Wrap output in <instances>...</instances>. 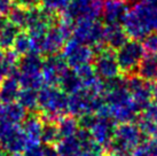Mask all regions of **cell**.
Segmentation results:
<instances>
[{"label": "cell", "mask_w": 157, "mask_h": 156, "mask_svg": "<svg viewBox=\"0 0 157 156\" xmlns=\"http://www.w3.org/2000/svg\"><path fill=\"white\" fill-rule=\"evenodd\" d=\"M123 28L130 39L140 40L157 30V10L144 2L132 6L123 22Z\"/></svg>", "instance_id": "cell-1"}, {"label": "cell", "mask_w": 157, "mask_h": 156, "mask_svg": "<svg viewBox=\"0 0 157 156\" xmlns=\"http://www.w3.org/2000/svg\"><path fill=\"white\" fill-rule=\"evenodd\" d=\"M38 108L45 121L57 122L68 113V94L56 86L44 85L38 90Z\"/></svg>", "instance_id": "cell-2"}, {"label": "cell", "mask_w": 157, "mask_h": 156, "mask_svg": "<svg viewBox=\"0 0 157 156\" xmlns=\"http://www.w3.org/2000/svg\"><path fill=\"white\" fill-rule=\"evenodd\" d=\"M141 135L142 133L139 126L134 122L119 124L115 127L113 138L109 150L121 153L124 155L130 154L136 146L141 143Z\"/></svg>", "instance_id": "cell-3"}, {"label": "cell", "mask_w": 157, "mask_h": 156, "mask_svg": "<svg viewBox=\"0 0 157 156\" xmlns=\"http://www.w3.org/2000/svg\"><path fill=\"white\" fill-rule=\"evenodd\" d=\"M103 24L98 20L76 21L72 30V38L79 43L88 45L95 49L103 47Z\"/></svg>", "instance_id": "cell-4"}, {"label": "cell", "mask_w": 157, "mask_h": 156, "mask_svg": "<svg viewBox=\"0 0 157 156\" xmlns=\"http://www.w3.org/2000/svg\"><path fill=\"white\" fill-rule=\"evenodd\" d=\"M116 60L121 74L125 76L134 75L144 55V49L139 40H127L121 48L116 51Z\"/></svg>", "instance_id": "cell-5"}, {"label": "cell", "mask_w": 157, "mask_h": 156, "mask_svg": "<svg viewBox=\"0 0 157 156\" xmlns=\"http://www.w3.org/2000/svg\"><path fill=\"white\" fill-rule=\"evenodd\" d=\"M102 103V96L83 88L68 96V113L77 117L86 114H95Z\"/></svg>", "instance_id": "cell-6"}, {"label": "cell", "mask_w": 157, "mask_h": 156, "mask_svg": "<svg viewBox=\"0 0 157 156\" xmlns=\"http://www.w3.org/2000/svg\"><path fill=\"white\" fill-rule=\"evenodd\" d=\"M103 0H71L62 16L72 22L79 20H98L102 14Z\"/></svg>", "instance_id": "cell-7"}, {"label": "cell", "mask_w": 157, "mask_h": 156, "mask_svg": "<svg viewBox=\"0 0 157 156\" xmlns=\"http://www.w3.org/2000/svg\"><path fill=\"white\" fill-rule=\"evenodd\" d=\"M61 55L69 68L76 69L80 65L91 63L94 59L95 52L93 47L79 43L72 38L67 40V43L62 48Z\"/></svg>", "instance_id": "cell-8"}, {"label": "cell", "mask_w": 157, "mask_h": 156, "mask_svg": "<svg viewBox=\"0 0 157 156\" xmlns=\"http://www.w3.org/2000/svg\"><path fill=\"white\" fill-rule=\"evenodd\" d=\"M95 55L93 59V68L95 70L98 77L102 80H110L121 76V70L118 67L116 54L113 49L105 46L95 49Z\"/></svg>", "instance_id": "cell-9"}, {"label": "cell", "mask_w": 157, "mask_h": 156, "mask_svg": "<svg viewBox=\"0 0 157 156\" xmlns=\"http://www.w3.org/2000/svg\"><path fill=\"white\" fill-rule=\"evenodd\" d=\"M125 86L140 111L149 102H151V85L149 82L140 78L138 75H130L125 79Z\"/></svg>", "instance_id": "cell-10"}, {"label": "cell", "mask_w": 157, "mask_h": 156, "mask_svg": "<svg viewBox=\"0 0 157 156\" xmlns=\"http://www.w3.org/2000/svg\"><path fill=\"white\" fill-rule=\"evenodd\" d=\"M115 124L116 123H113L110 118L96 116L93 125L88 130L93 141L105 153L108 152L111 146L113 132H115V127H116Z\"/></svg>", "instance_id": "cell-11"}, {"label": "cell", "mask_w": 157, "mask_h": 156, "mask_svg": "<svg viewBox=\"0 0 157 156\" xmlns=\"http://www.w3.org/2000/svg\"><path fill=\"white\" fill-rule=\"evenodd\" d=\"M130 8V0H103L101 16L105 24L122 25Z\"/></svg>", "instance_id": "cell-12"}, {"label": "cell", "mask_w": 157, "mask_h": 156, "mask_svg": "<svg viewBox=\"0 0 157 156\" xmlns=\"http://www.w3.org/2000/svg\"><path fill=\"white\" fill-rule=\"evenodd\" d=\"M29 147L28 139L18 125H13L0 139V148L6 154H21Z\"/></svg>", "instance_id": "cell-13"}, {"label": "cell", "mask_w": 157, "mask_h": 156, "mask_svg": "<svg viewBox=\"0 0 157 156\" xmlns=\"http://www.w3.org/2000/svg\"><path fill=\"white\" fill-rule=\"evenodd\" d=\"M68 68L64 59L60 54L47 55V57L43 61L41 67V76L44 79V85L56 86L60 76Z\"/></svg>", "instance_id": "cell-14"}, {"label": "cell", "mask_w": 157, "mask_h": 156, "mask_svg": "<svg viewBox=\"0 0 157 156\" xmlns=\"http://www.w3.org/2000/svg\"><path fill=\"white\" fill-rule=\"evenodd\" d=\"M127 40L128 37L122 25L105 24L103 26V45L107 48L117 51Z\"/></svg>", "instance_id": "cell-15"}, {"label": "cell", "mask_w": 157, "mask_h": 156, "mask_svg": "<svg viewBox=\"0 0 157 156\" xmlns=\"http://www.w3.org/2000/svg\"><path fill=\"white\" fill-rule=\"evenodd\" d=\"M22 129L26 139L29 147L36 146L40 143V135H41V127H43V121L39 116H37L35 113L31 115H26L24 121L21 123Z\"/></svg>", "instance_id": "cell-16"}, {"label": "cell", "mask_w": 157, "mask_h": 156, "mask_svg": "<svg viewBox=\"0 0 157 156\" xmlns=\"http://www.w3.org/2000/svg\"><path fill=\"white\" fill-rule=\"evenodd\" d=\"M26 110L16 101L10 103L1 104L0 108V122H5L10 125L21 124L26 117Z\"/></svg>", "instance_id": "cell-17"}, {"label": "cell", "mask_w": 157, "mask_h": 156, "mask_svg": "<svg viewBox=\"0 0 157 156\" xmlns=\"http://www.w3.org/2000/svg\"><path fill=\"white\" fill-rule=\"evenodd\" d=\"M140 78H142L146 82H156L157 80V54H144L136 72Z\"/></svg>", "instance_id": "cell-18"}, {"label": "cell", "mask_w": 157, "mask_h": 156, "mask_svg": "<svg viewBox=\"0 0 157 156\" xmlns=\"http://www.w3.org/2000/svg\"><path fill=\"white\" fill-rule=\"evenodd\" d=\"M21 90L18 79L15 77L6 76L0 83V102L2 104L15 102Z\"/></svg>", "instance_id": "cell-19"}, {"label": "cell", "mask_w": 157, "mask_h": 156, "mask_svg": "<svg viewBox=\"0 0 157 156\" xmlns=\"http://www.w3.org/2000/svg\"><path fill=\"white\" fill-rule=\"evenodd\" d=\"M57 85H59V88H61L62 91L69 96L83 90V84L79 79L77 72L75 71V69H71L69 67L60 76Z\"/></svg>", "instance_id": "cell-20"}, {"label": "cell", "mask_w": 157, "mask_h": 156, "mask_svg": "<svg viewBox=\"0 0 157 156\" xmlns=\"http://www.w3.org/2000/svg\"><path fill=\"white\" fill-rule=\"evenodd\" d=\"M43 57L40 54L30 52L23 55L21 60H18V70L20 74L28 75V74H38L41 72L43 67Z\"/></svg>", "instance_id": "cell-21"}, {"label": "cell", "mask_w": 157, "mask_h": 156, "mask_svg": "<svg viewBox=\"0 0 157 156\" xmlns=\"http://www.w3.org/2000/svg\"><path fill=\"white\" fill-rule=\"evenodd\" d=\"M56 150L60 156H82L83 147L76 135L68 138H62L56 143Z\"/></svg>", "instance_id": "cell-22"}, {"label": "cell", "mask_w": 157, "mask_h": 156, "mask_svg": "<svg viewBox=\"0 0 157 156\" xmlns=\"http://www.w3.org/2000/svg\"><path fill=\"white\" fill-rule=\"evenodd\" d=\"M16 102L21 104L26 111L35 113L38 108V91L32 88H22L20 90Z\"/></svg>", "instance_id": "cell-23"}, {"label": "cell", "mask_w": 157, "mask_h": 156, "mask_svg": "<svg viewBox=\"0 0 157 156\" xmlns=\"http://www.w3.org/2000/svg\"><path fill=\"white\" fill-rule=\"evenodd\" d=\"M18 32H20V28H17L8 20L4 28L0 30V49L8 51L10 49V47H13L14 40Z\"/></svg>", "instance_id": "cell-24"}, {"label": "cell", "mask_w": 157, "mask_h": 156, "mask_svg": "<svg viewBox=\"0 0 157 156\" xmlns=\"http://www.w3.org/2000/svg\"><path fill=\"white\" fill-rule=\"evenodd\" d=\"M57 129H59V135L60 139L62 138H68V137H72L77 133L79 130L78 125V119L75 116H68L64 115L57 121Z\"/></svg>", "instance_id": "cell-25"}, {"label": "cell", "mask_w": 157, "mask_h": 156, "mask_svg": "<svg viewBox=\"0 0 157 156\" xmlns=\"http://www.w3.org/2000/svg\"><path fill=\"white\" fill-rule=\"evenodd\" d=\"M60 140L59 129H57L56 122L53 121H44L43 127H41V135H40V142H44L45 145L54 146Z\"/></svg>", "instance_id": "cell-26"}, {"label": "cell", "mask_w": 157, "mask_h": 156, "mask_svg": "<svg viewBox=\"0 0 157 156\" xmlns=\"http://www.w3.org/2000/svg\"><path fill=\"white\" fill-rule=\"evenodd\" d=\"M13 51L18 57H23L28 53L32 52V44H31L30 35L25 31H20L16 36L13 44Z\"/></svg>", "instance_id": "cell-27"}, {"label": "cell", "mask_w": 157, "mask_h": 156, "mask_svg": "<svg viewBox=\"0 0 157 156\" xmlns=\"http://www.w3.org/2000/svg\"><path fill=\"white\" fill-rule=\"evenodd\" d=\"M26 18H28V9L22 8L20 6H14L10 8L8 13V20L20 29H26Z\"/></svg>", "instance_id": "cell-28"}, {"label": "cell", "mask_w": 157, "mask_h": 156, "mask_svg": "<svg viewBox=\"0 0 157 156\" xmlns=\"http://www.w3.org/2000/svg\"><path fill=\"white\" fill-rule=\"evenodd\" d=\"M70 1L71 0H40V5L51 12H54V13L61 12L62 13L68 7Z\"/></svg>", "instance_id": "cell-29"}, {"label": "cell", "mask_w": 157, "mask_h": 156, "mask_svg": "<svg viewBox=\"0 0 157 156\" xmlns=\"http://www.w3.org/2000/svg\"><path fill=\"white\" fill-rule=\"evenodd\" d=\"M142 47L144 53L149 54H157V32H150L142 39Z\"/></svg>", "instance_id": "cell-30"}, {"label": "cell", "mask_w": 157, "mask_h": 156, "mask_svg": "<svg viewBox=\"0 0 157 156\" xmlns=\"http://www.w3.org/2000/svg\"><path fill=\"white\" fill-rule=\"evenodd\" d=\"M139 118L157 123V102H149L144 109H141Z\"/></svg>", "instance_id": "cell-31"}, {"label": "cell", "mask_w": 157, "mask_h": 156, "mask_svg": "<svg viewBox=\"0 0 157 156\" xmlns=\"http://www.w3.org/2000/svg\"><path fill=\"white\" fill-rule=\"evenodd\" d=\"M14 1L16 6H20L25 9L35 8L40 5V0H14Z\"/></svg>", "instance_id": "cell-32"}, {"label": "cell", "mask_w": 157, "mask_h": 156, "mask_svg": "<svg viewBox=\"0 0 157 156\" xmlns=\"http://www.w3.org/2000/svg\"><path fill=\"white\" fill-rule=\"evenodd\" d=\"M21 156H44L43 153V147H40L39 145L36 146H30L23 152V155Z\"/></svg>", "instance_id": "cell-33"}, {"label": "cell", "mask_w": 157, "mask_h": 156, "mask_svg": "<svg viewBox=\"0 0 157 156\" xmlns=\"http://www.w3.org/2000/svg\"><path fill=\"white\" fill-rule=\"evenodd\" d=\"M144 143H146L149 156H157V137L146 140Z\"/></svg>", "instance_id": "cell-34"}, {"label": "cell", "mask_w": 157, "mask_h": 156, "mask_svg": "<svg viewBox=\"0 0 157 156\" xmlns=\"http://www.w3.org/2000/svg\"><path fill=\"white\" fill-rule=\"evenodd\" d=\"M130 156H149L147 147H146V143L141 142L139 146H136V147L130 153Z\"/></svg>", "instance_id": "cell-35"}, {"label": "cell", "mask_w": 157, "mask_h": 156, "mask_svg": "<svg viewBox=\"0 0 157 156\" xmlns=\"http://www.w3.org/2000/svg\"><path fill=\"white\" fill-rule=\"evenodd\" d=\"M12 8V0H0V15H7Z\"/></svg>", "instance_id": "cell-36"}, {"label": "cell", "mask_w": 157, "mask_h": 156, "mask_svg": "<svg viewBox=\"0 0 157 156\" xmlns=\"http://www.w3.org/2000/svg\"><path fill=\"white\" fill-rule=\"evenodd\" d=\"M43 153H44V156H60L56 148L51 145H45V147H43Z\"/></svg>", "instance_id": "cell-37"}, {"label": "cell", "mask_w": 157, "mask_h": 156, "mask_svg": "<svg viewBox=\"0 0 157 156\" xmlns=\"http://www.w3.org/2000/svg\"><path fill=\"white\" fill-rule=\"evenodd\" d=\"M151 98L154 102H157V80L154 82V85L151 86Z\"/></svg>", "instance_id": "cell-38"}, {"label": "cell", "mask_w": 157, "mask_h": 156, "mask_svg": "<svg viewBox=\"0 0 157 156\" xmlns=\"http://www.w3.org/2000/svg\"><path fill=\"white\" fill-rule=\"evenodd\" d=\"M139 1L147 4L148 6L153 7L154 9H156V10H157V0H139Z\"/></svg>", "instance_id": "cell-39"}, {"label": "cell", "mask_w": 157, "mask_h": 156, "mask_svg": "<svg viewBox=\"0 0 157 156\" xmlns=\"http://www.w3.org/2000/svg\"><path fill=\"white\" fill-rule=\"evenodd\" d=\"M102 156H125V155H124V154H121V153L113 152V150H109V152L103 153Z\"/></svg>", "instance_id": "cell-40"}, {"label": "cell", "mask_w": 157, "mask_h": 156, "mask_svg": "<svg viewBox=\"0 0 157 156\" xmlns=\"http://www.w3.org/2000/svg\"><path fill=\"white\" fill-rule=\"evenodd\" d=\"M8 22V18H6L5 15H0V30L4 28V25Z\"/></svg>", "instance_id": "cell-41"}, {"label": "cell", "mask_w": 157, "mask_h": 156, "mask_svg": "<svg viewBox=\"0 0 157 156\" xmlns=\"http://www.w3.org/2000/svg\"><path fill=\"white\" fill-rule=\"evenodd\" d=\"M6 156H21L20 154H10V155H6Z\"/></svg>", "instance_id": "cell-42"}, {"label": "cell", "mask_w": 157, "mask_h": 156, "mask_svg": "<svg viewBox=\"0 0 157 156\" xmlns=\"http://www.w3.org/2000/svg\"><path fill=\"white\" fill-rule=\"evenodd\" d=\"M1 104H2V103H1V102H0V108H1Z\"/></svg>", "instance_id": "cell-43"}]
</instances>
